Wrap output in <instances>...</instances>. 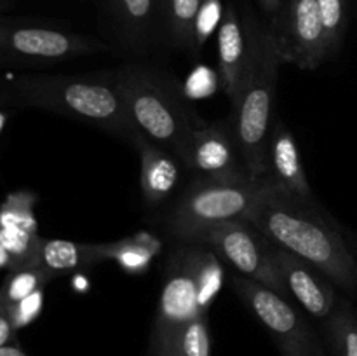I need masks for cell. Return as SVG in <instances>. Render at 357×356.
Wrapping results in <instances>:
<instances>
[{"mask_svg": "<svg viewBox=\"0 0 357 356\" xmlns=\"http://www.w3.org/2000/svg\"><path fill=\"white\" fill-rule=\"evenodd\" d=\"M248 220L272 244L319 269L337 288L357 292V258L351 243L317 201H302L274 181L253 206Z\"/></svg>", "mask_w": 357, "mask_h": 356, "instance_id": "1", "label": "cell"}, {"mask_svg": "<svg viewBox=\"0 0 357 356\" xmlns=\"http://www.w3.org/2000/svg\"><path fill=\"white\" fill-rule=\"evenodd\" d=\"M17 107L38 108L119 136L128 143L138 135L110 72L91 75L17 73L2 77Z\"/></svg>", "mask_w": 357, "mask_h": 356, "instance_id": "2", "label": "cell"}, {"mask_svg": "<svg viewBox=\"0 0 357 356\" xmlns=\"http://www.w3.org/2000/svg\"><path fill=\"white\" fill-rule=\"evenodd\" d=\"M251 58L243 84L232 100V121L241 156L251 177L268 175V136L281 59L268 37L267 24L246 9L243 13Z\"/></svg>", "mask_w": 357, "mask_h": 356, "instance_id": "3", "label": "cell"}, {"mask_svg": "<svg viewBox=\"0 0 357 356\" xmlns=\"http://www.w3.org/2000/svg\"><path fill=\"white\" fill-rule=\"evenodd\" d=\"M110 77L138 131L174 156L188 133L206 122L190 107L178 80L160 66L124 63Z\"/></svg>", "mask_w": 357, "mask_h": 356, "instance_id": "4", "label": "cell"}, {"mask_svg": "<svg viewBox=\"0 0 357 356\" xmlns=\"http://www.w3.org/2000/svg\"><path fill=\"white\" fill-rule=\"evenodd\" d=\"M223 286L218 255L195 243H180L166 262L155 316L150 328L149 351L159 355L183 325L209 314Z\"/></svg>", "mask_w": 357, "mask_h": 356, "instance_id": "5", "label": "cell"}, {"mask_svg": "<svg viewBox=\"0 0 357 356\" xmlns=\"http://www.w3.org/2000/svg\"><path fill=\"white\" fill-rule=\"evenodd\" d=\"M274 184L271 175L243 180L194 178L159 215L160 229L178 243H195L201 234L222 223L248 218L253 206Z\"/></svg>", "mask_w": 357, "mask_h": 356, "instance_id": "6", "label": "cell"}, {"mask_svg": "<svg viewBox=\"0 0 357 356\" xmlns=\"http://www.w3.org/2000/svg\"><path fill=\"white\" fill-rule=\"evenodd\" d=\"M103 51H108L107 42L91 35L56 24L0 17V66L3 68H49Z\"/></svg>", "mask_w": 357, "mask_h": 356, "instance_id": "7", "label": "cell"}, {"mask_svg": "<svg viewBox=\"0 0 357 356\" xmlns=\"http://www.w3.org/2000/svg\"><path fill=\"white\" fill-rule=\"evenodd\" d=\"M230 286L251 316L267 330L281 356H328L323 339L291 300L234 272Z\"/></svg>", "mask_w": 357, "mask_h": 356, "instance_id": "8", "label": "cell"}, {"mask_svg": "<svg viewBox=\"0 0 357 356\" xmlns=\"http://www.w3.org/2000/svg\"><path fill=\"white\" fill-rule=\"evenodd\" d=\"M195 244L209 248L220 260L236 269V274L246 276L284 299L291 300L279 271L275 246L267 236L248 218L222 223L195 239Z\"/></svg>", "mask_w": 357, "mask_h": 356, "instance_id": "9", "label": "cell"}, {"mask_svg": "<svg viewBox=\"0 0 357 356\" xmlns=\"http://www.w3.org/2000/svg\"><path fill=\"white\" fill-rule=\"evenodd\" d=\"M267 30L281 63L316 70L330 58L317 0H286Z\"/></svg>", "mask_w": 357, "mask_h": 356, "instance_id": "10", "label": "cell"}, {"mask_svg": "<svg viewBox=\"0 0 357 356\" xmlns=\"http://www.w3.org/2000/svg\"><path fill=\"white\" fill-rule=\"evenodd\" d=\"M176 157L195 178L206 180H243L251 177L241 156L232 121L204 122L192 129Z\"/></svg>", "mask_w": 357, "mask_h": 356, "instance_id": "11", "label": "cell"}, {"mask_svg": "<svg viewBox=\"0 0 357 356\" xmlns=\"http://www.w3.org/2000/svg\"><path fill=\"white\" fill-rule=\"evenodd\" d=\"M275 258L289 297L307 314L323 321L337 306V286L319 269L282 248L275 246Z\"/></svg>", "mask_w": 357, "mask_h": 356, "instance_id": "12", "label": "cell"}, {"mask_svg": "<svg viewBox=\"0 0 357 356\" xmlns=\"http://www.w3.org/2000/svg\"><path fill=\"white\" fill-rule=\"evenodd\" d=\"M110 27L121 45L146 54L162 40L159 0H103Z\"/></svg>", "mask_w": 357, "mask_h": 356, "instance_id": "13", "label": "cell"}, {"mask_svg": "<svg viewBox=\"0 0 357 356\" xmlns=\"http://www.w3.org/2000/svg\"><path fill=\"white\" fill-rule=\"evenodd\" d=\"M139 154V187L146 206H157L174 194L183 164L166 147L138 133L131 143Z\"/></svg>", "mask_w": 357, "mask_h": 356, "instance_id": "14", "label": "cell"}, {"mask_svg": "<svg viewBox=\"0 0 357 356\" xmlns=\"http://www.w3.org/2000/svg\"><path fill=\"white\" fill-rule=\"evenodd\" d=\"M251 58L250 40L243 14L230 0L225 6L218 27V72L222 87L230 101L236 98Z\"/></svg>", "mask_w": 357, "mask_h": 356, "instance_id": "15", "label": "cell"}, {"mask_svg": "<svg viewBox=\"0 0 357 356\" xmlns=\"http://www.w3.org/2000/svg\"><path fill=\"white\" fill-rule=\"evenodd\" d=\"M268 175L288 194L314 202L312 187L307 178L305 168L300 159L293 131L282 121L272 122L268 136Z\"/></svg>", "mask_w": 357, "mask_h": 356, "instance_id": "16", "label": "cell"}, {"mask_svg": "<svg viewBox=\"0 0 357 356\" xmlns=\"http://www.w3.org/2000/svg\"><path fill=\"white\" fill-rule=\"evenodd\" d=\"M107 262L105 243H75L66 239L40 237L35 265L45 269L52 278L79 272Z\"/></svg>", "mask_w": 357, "mask_h": 356, "instance_id": "17", "label": "cell"}, {"mask_svg": "<svg viewBox=\"0 0 357 356\" xmlns=\"http://www.w3.org/2000/svg\"><path fill=\"white\" fill-rule=\"evenodd\" d=\"M204 0H159L162 42L178 51L197 52V20Z\"/></svg>", "mask_w": 357, "mask_h": 356, "instance_id": "18", "label": "cell"}, {"mask_svg": "<svg viewBox=\"0 0 357 356\" xmlns=\"http://www.w3.org/2000/svg\"><path fill=\"white\" fill-rule=\"evenodd\" d=\"M162 250V243L157 236L139 230L124 239L105 243L107 260H114L128 274H143L150 267L155 255Z\"/></svg>", "mask_w": 357, "mask_h": 356, "instance_id": "19", "label": "cell"}, {"mask_svg": "<svg viewBox=\"0 0 357 356\" xmlns=\"http://www.w3.org/2000/svg\"><path fill=\"white\" fill-rule=\"evenodd\" d=\"M321 339L328 356H357V313L351 302L338 299L323 320Z\"/></svg>", "mask_w": 357, "mask_h": 356, "instance_id": "20", "label": "cell"}, {"mask_svg": "<svg viewBox=\"0 0 357 356\" xmlns=\"http://www.w3.org/2000/svg\"><path fill=\"white\" fill-rule=\"evenodd\" d=\"M157 356H211L208 314L183 325Z\"/></svg>", "mask_w": 357, "mask_h": 356, "instance_id": "21", "label": "cell"}, {"mask_svg": "<svg viewBox=\"0 0 357 356\" xmlns=\"http://www.w3.org/2000/svg\"><path fill=\"white\" fill-rule=\"evenodd\" d=\"M52 279L54 278L38 265L14 269L9 272L0 290V306L13 307L14 304L33 295L38 290H44V286Z\"/></svg>", "mask_w": 357, "mask_h": 356, "instance_id": "22", "label": "cell"}, {"mask_svg": "<svg viewBox=\"0 0 357 356\" xmlns=\"http://www.w3.org/2000/svg\"><path fill=\"white\" fill-rule=\"evenodd\" d=\"M40 237L42 236L38 232H30V230L17 229V227H0V244L13 257V271L35 265Z\"/></svg>", "mask_w": 357, "mask_h": 356, "instance_id": "23", "label": "cell"}, {"mask_svg": "<svg viewBox=\"0 0 357 356\" xmlns=\"http://www.w3.org/2000/svg\"><path fill=\"white\" fill-rule=\"evenodd\" d=\"M35 201L37 195L28 191L7 195L0 206V227H17L30 232H38L37 218L33 213Z\"/></svg>", "mask_w": 357, "mask_h": 356, "instance_id": "24", "label": "cell"}, {"mask_svg": "<svg viewBox=\"0 0 357 356\" xmlns=\"http://www.w3.org/2000/svg\"><path fill=\"white\" fill-rule=\"evenodd\" d=\"M324 35H326L328 56H333L344 42L347 30V0H317Z\"/></svg>", "mask_w": 357, "mask_h": 356, "instance_id": "25", "label": "cell"}, {"mask_svg": "<svg viewBox=\"0 0 357 356\" xmlns=\"http://www.w3.org/2000/svg\"><path fill=\"white\" fill-rule=\"evenodd\" d=\"M42 307H44V290H38L33 295L26 297L21 302L9 307L10 318H13V323L16 327V330L24 328L31 321L37 320L38 314L42 313Z\"/></svg>", "mask_w": 357, "mask_h": 356, "instance_id": "26", "label": "cell"}, {"mask_svg": "<svg viewBox=\"0 0 357 356\" xmlns=\"http://www.w3.org/2000/svg\"><path fill=\"white\" fill-rule=\"evenodd\" d=\"M16 332L17 330L13 323V318H10L9 307L0 306V348L9 346L13 342Z\"/></svg>", "mask_w": 357, "mask_h": 356, "instance_id": "27", "label": "cell"}, {"mask_svg": "<svg viewBox=\"0 0 357 356\" xmlns=\"http://www.w3.org/2000/svg\"><path fill=\"white\" fill-rule=\"evenodd\" d=\"M7 107H17V101L13 91L3 84L2 77H0V108H7Z\"/></svg>", "mask_w": 357, "mask_h": 356, "instance_id": "28", "label": "cell"}, {"mask_svg": "<svg viewBox=\"0 0 357 356\" xmlns=\"http://www.w3.org/2000/svg\"><path fill=\"white\" fill-rule=\"evenodd\" d=\"M284 2L286 0H258L260 7L264 9V13L267 14V16H271V20L279 13V10H281V7L284 6Z\"/></svg>", "mask_w": 357, "mask_h": 356, "instance_id": "29", "label": "cell"}, {"mask_svg": "<svg viewBox=\"0 0 357 356\" xmlns=\"http://www.w3.org/2000/svg\"><path fill=\"white\" fill-rule=\"evenodd\" d=\"M3 267H7V269H10V271H13L14 260H13V257L9 255V251H7L6 248L0 244V269H3Z\"/></svg>", "mask_w": 357, "mask_h": 356, "instance_id": "30", "label": "cell"}, {"mask_svg": "<svg viewBox=\"0 0 357 356\" xmlns=\"http://www.w3.org/2000/svg\"><path fill=\"white\" fill-rule=\"evenodd\" d=\"M0 356H28V355L23 351V349L17 348V346L9 344L0 348Z\"/></svg>", "mask_w": 357, "mask_h": 356, "instance_id": "31", "label": "cell"}, {"mask_svg": "<svg viewBox=\"0 0 357 356\" xmlns=\"http://www.w3.org/2000/svg\"><path fill=\"white\" fill-rule=\"evenodd\" d=\"M6 122H7V112L3 108H0V135H2L3 128H6Z\"/></svg>", "mask_w": 357, "mask_h": 356, "instance_id": "32", "label": "cell"}, {"mask_svg": "<svg viewBox=\"0 0 357 356\" xmlns=\"http://www.w3.org/2000/svg\"><path fill=\"white\" fill-rule=\"evenodd\" d=\"M13 3H14V0H0V13H3V10L9 9Z\"/></svg>", "mask_w": 357, "mask_h": 356, "instance_id": "33", "label": "cell"}, {"mask_svg": "<svg viewBox=\"0 0 357 356\" xmlns=\"http://www.w3.org/2000/svg\"><path fill=\"white\" fill-rule=\"evenodd\" d=\"M351 248H352V251H354V255H356V258H357V239H352L351 241Z\"/></svg>", "mask_w": 357, "mask_h": 356, "instance_id": "34", "label": "cell"}, {"mask_svg": "<svg viewBox=\"0 0 357 356\" xmlns=\"http://www.w3.org/2000/svg\"><path fill=\"white\" fill-rule=\"evenodd\" d=\"M145 356H157V355H153V353H150V351H149V353H146Z\"/></svg>", "mask_w": 357, "mask_h": 356, "instance_id": "35", "label": "cell"}]
</instances>
